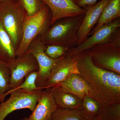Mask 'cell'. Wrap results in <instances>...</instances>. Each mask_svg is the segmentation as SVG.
<instances>
[{"mask_svg":"<svg viewBox=\"0 0 120 120\" xmlns=\"http://www.w3.org/2000/svg\"><path fill=\"white\" fill-rule=\"evenodd\" d=\"M79 75L90 86L95 98L101 105L120 102V75L97 67L87 50L72 56Z\"/></svg>","mask_w":120,"mask_h":120,"instance_id":"cell-1","label":"cell"},{"mask_svg":"<svg viewBox=\"0 0 120 120\" xmlns=\"http://www.w3.org/2000/svg\"><path fill=\"white\" fill-rule=\"evenodd\" d=\"M84 14L62 18L56 21L41 35L46 45H55L73 49L77 46L78 32Z\"/></svg>","mask_w":120,"mask_h":120,"instance_id":"cell-2","label":"cell"},{"mask_svg":"<svg viewBox=\"0 0 120 120\" xmlns=\"http://www.w3.org/2000/svg\"><path fill=\"white\" fill-rule=\"evenodd\" d=\"M27 16L20 0H11L0 4V21L16 51L22 40Z\"/></svg>","mask_w":120,"mask_h":120,"instance_id":"cell-3","label":"cell"},{"mask_svg":"<svg viewBox=\"0 0 120 120\" xmlns=\"http://www.w3.org/2000/svg\"><path fill=\"white\" fill-rule=\"evenodd\" d=\"M52 13L47 5L37 14L27 16L24 24L22 40L16 52V57L24 55L33 41L41 35L51 26Z\"/></svg>","mask_w":120,"mask_h":120,"instance_id":"cell-4","label":"cell"},{"mask_svg":"<svg viewBox=\"0 0 120 120\" xmlns=\"http://www.w3.org/2000/svg\"><path fill=\"white\" fill-rule=\"evenodd\" d=\"M90 36L82 44L69 50L66 54L72 56L97 44L111 43L120 46V18L101 26Z\"/></svg>","mask_w":120,"mask_h":120,"instance_id":"cell-5","label":"cell"},{"mask_svg":"<svg viewBox=\"0 0 120 120\" xmlns=\"http://www.w3.org/2000/svg\"><path fill=\"white\" fill-rule=\"evenodd\" d=\"M86 50L95 65L120 75V46L111 43L97 44Z\"/></svg>","mask_w":120,"mask_h":120,"instance_id":"cell-6","label":"cell"},{"mask_svg":"<svg viewBox=\"0 0 120 120\" xmlns=\"http://www.w3.org/2000/svg\"><path fill=\"white\" fill-rule=\"evenodd\" d=\"M42 91L40 88L31 92L20 90L11 92L9 98L0 104V120H4L8 114L15 110L27 109L33 112Z\"/></svg>","mask_w":120,"mask_h":120,"instance_id":"cell-7","label":"cell"},{"mask_svg":"<svg viewBox=\"0 0 120 120\" xmlns=\"http://www.w3.org/2000/svg\"><path fill=\"white\" fill-rule=\"evenodd\" d=\"M11 73V90L21 85L24 78L33 71H38L37 60L31 53L26 52L20 57L7 62Z\"/></svg>","mask_w":120,"mask_h":120,"instance_id":"cell-8","label":"cell"},{"mask_svg":"<svg viewBox=\"0 0 120 120\" xmlns=\"http://www.w3.org/2000/svg\"><path fill=\"white\" fill-rule=\"evenodd\" d=\"M46 47V45L42 41L40 35L33 41L26 52L31 53L38 62L39 69L36 84L37 87L41 89L52 68L60 58L53 59L48 57L45 52Z\"/></svg>","mask_w":120,"mask_h":120,"instance_id":"cell-9","label":"cell"},{"mask_svg":"<svg viewBox=\"0 0 120 120\" xmlns=\"http://www.w3.org/2000/svg\"><path fill=\"white\" fill-rule=\"evenodd\" d=\"M73 73L79 75L77 61L73 56L66 54L60 58L52 68L49 76L41 88L43 90L52 88Z\"/></svg>","mask_w":120,"mask_h":120,"instance_id":"cell-10","label":"cell"},{"mask_svg":"<svg viewBox=\"0 0 120 120\" xmlns=\"http://www.w3.org/2000/svg\"><path fill=\"white\" fill-rule=\"evenodd\" d=\"M109 0H101L95 4L84 8L85 12L78 32L77 46L84 42L98 22L103 8Z\"/></svg>","mask_w":120,"mask_h":120,"instance_id":"cell-11","label":"cell"},{"mask_svg":"<svg viewBox=\"0 0 120 120\" xmlns=\"http://www.w3.org/2000/svg\"><path fill=\"white\" fill-rule=\"evenodd\" d=\"M49 8L52 13L51 26L58 20L83 15L85 11L71 0H42Z\"/></svg>","mask_w":120,"mask_h":120,"instance_id":"cell-12","label":"cell"},{"mask_svg":"<svg viewBox=\"0 0 120 120\" xmlns=\"http://www.w3.org/2000/svg\"><path fill=\"white\" fill-rule=\"evenodd\" d=\"M56 86L62 90L74 95L82 101L86 97L95 99L90 86L79 74H71Z\"/></svg>","mask_w":120,"mask_h":120,"instance_id":"cell-13","label":"cell"},{"mask_svg":"<svg viewBox=\"0 0 120 120\" xmlns=\"http://www.w3.org/2000/svg\"><path fill=\"white\" fill-rule=\"evenodd\" d=\"M58 108L52 94L51 88L43 90L28 120H50L52 114Z\"/></svg>","mask_w":120,"mask_h":120,"instance_id":"cell-14","label":"cell"},{"mask_svg":"<svg viewBox=\"0 0 120 120\" xmlns=\"http://www.w3.org/2000/svg\"><path fill=\"white\" fill-rule=\"evenodd\" d=\"M51 89L52 94L58 108L81 109L82 102L78 97L62 90L57 86H54Z\"/></svg>","mask_w":120,"mask_h":120,"instance_id":"cell-15","label":"cell"},{"mask_svg":"<svg viewBox=\"0 0 120 120\" xmlns=\"http://www.w3.org/2000/svg\"><path fill=\"white\" fill-rule=\"evenodd\" d=\"M120 18V0H109L102 12L98 22L90 32L89 36L101 26Z\"/></svg>","mask_w":120,"mask_h":120,"instance_id":"cell-16","label":"cell"},{"mask_svg":"<svg viewBox=\"0 0 120 120\" xmlns=\"http://www.w3.org/2000/svg\"><path fill=\"white\" fill-rule=\"evenodd\" d=\"M16 50L0 21V60L7 62L16 58Z\"/></svg>","mask_w":120,"mask_h":120,"instance_id":"cell-17","label":"cell"},{"mask_svg":"<svg viewBox=\"0 0 120 120\" xmlns=\"http://www.w3.org/2000/svg\"><path fill=\"white\" fill-rule=\"evenodd\" d=\"M50 120H88L82 110L58 108L52 114Z\"/></svg>","mask_w":120,"mask_h":120,"instance_id":"cell-18","label":"cell"},{"mask_svg":"<svg viewBox=\"0 0 120 120\" xmlns=\"http://www.w3.org/2000/svg\"><path fill=\"white\" fill-rule=\"evenodd\" d=\"M11 73L7 62L0 60V102L4 101V94L11 90Z\"/></svg>","mask_w":120,"mask_h":120,"instance_id":"cell-19","label":"cell"},{"mask_svg":"<svg viewBox=\"0 0 120 120\" xmlns=\"http://www.w3.org/2000/svg\"><path fill=\"white\" fill-rule=\"evenodd\" d=\"M99 115L105 120H120V102L101 105Z\"/></svg>","mask_w":120,"mask_h":120,"instance_id":"cell-20","label":"cell"},{"mask_svg":"<svg viewBox=\"0 0 120 120\" xmlns=\"http://www.w3.org/2000/svg\"><path fill=\"white\" fill-rule=\"evenodd\" d=\"M81 109L88 120L99 115L101 104L94 98L85 97L82 100Z\"/></svg>","mask_w":120,"mask_h":120,"instance_id":"cell-21","label":"cell"},{"mask_svg":"<svg viewBox=\"0 0 120 120\" xmlns=\"http://www.w3.org/2000/svg\"><path fill=\"white\" fill-rule=\"evenodd\" d=\"M38 71H33L28 74L24 78L22 83L19 86L8 91L4 94V98H5L7 95L11 92L17 90H20L25 92H31L40 88L37 87L36 84V80L38 77ZM41 89V88H40Z\"/></svg>","mask_w":120,"mask_h":120,"instance_id":"cell-22","label":"cell"},{"mask_svg":"<svg viewBox=\"0 0 120 120\" xmlns=\"http://www.w3.org/2000/svg\"><path fill=\"white\" fill-rule=\"evenodd\" d=\"M27 16H31L38 13L46 5L42 0H20Z\"/></svg>","mask_w":120,"mask_h":120,"instance_id":"cell-23","label":"cell"},{"mask_svg":"<svg viewBox=\"0 0 120 120\" xmlns=\"http://www.w3.org/2000/svg\"><path fill=\"white\" fill-rule=\"evenodd\" d=\"M69 49L68 47L55 45H46L45 52L50 58L57 59L67 54Z\"/></svg>","mask_w":120,"mask_h":120,"instance_id":"cell-24","label":"cell"},{"mask_svg":"<svg viewBox=\"0 0 120 120\" xmlns=\"http://www.w3.org/2000/svg\"><path fill=\"white\" fill-rule=\"evenodd\" d=\"M78 7L83 8L95 4L98 0H71Z\"/></svg>","mask_w":120,"mask_h":120,"instance_id":"cell-25","label":"cell"},{"mask_svg":"<svg viewBox=\"0 0 120 120\" xmlns=\"http://www.w3.org/2000/svg\"><path fill=\"white\" fill-rule=\"evenodd\" d=\"M88 120H103L102 117L100 115H98V116H95L93 118L89 119Z\"/></svg>","mask_w":120,"mask_h":120,"instance_id":"cell-26","label":"cell"},{"mask_svg":"<svg viewBox=\"0 0 120 120\" xmlns=\"http://www.w3.org/2000/svg\"><path fill=\"white\" fill-rule=\"evenodd\" d=\"M9 0H0V4L7 2V1Z\"/></svg>","mask_w":120,"mask_h":120,"instance_id":"cell-27","label":"cell"},{"mask_svg":"<svg viewBox=\"0 0 120 120\" xmlns=\"http://www.w3.org/2000/svg\"><path fill=\"white\" fill-rule=\"evenodd\" d=\"M21 120H28V119L27 117H26L23 118V119H22Z\"/></svg>","mask_w":120,"mask_h":120,"instance_id":"cell-28","label":"cell"}]
</instances>
